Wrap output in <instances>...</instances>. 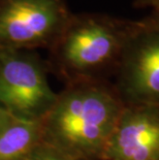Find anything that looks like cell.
<instances>
[{
    "label": "cell",
    "instance_id": "10",
    "mask_svg": "<svg viewBox=\"0 0 159 160\" xmlns=\"http://www.w3.org/2000/svg\"><path fill=\"white\" fill-rule=\"evenodd\" d=\"M133 6L137 8H159V0H133Z\"/></svg>",
    "mask_w": 159,
    "mask_h": 160
},
{
    "label": "cell",
    "instance_id": "6",
    "mask_svg": "<svg viewBox=\"0 0 159 160\" xmlns=\"http://www.w3.org/2000/svg\"><path fill=\"white\" fill-rule=\"evenodd\" d=\"M102 160H159V107L125 104Z\"/></svg>",
    "mask_w": 159,
    "mask_h": 160
},
{
    "label": "cell",
    "instance_id": "5",
    "mask_svg": "<svg viewBox=\"0 0 159 160\" xmlns=\"http://www.w3.org/2000/svg\"><path fill=\"white\" fill-rule=\"evenodd\" d=\"M114 86L124 104L159 107V31L137 28L128 40L115 72Z\"/></svg>",
    "mask_w": 159,
    "mask_h": 160
},
{
    "label": "cell",
    "instance_id": "3",
    "mask_svg": "<svg viewBox=\"0 0 159 160\" xmlns=\"http://www.w3.org/2000/svg\"><path fill=\"white\" fill-rule=\"evenodd\" d=\"M48 71L35 51H0V107L20 118L40 121L57 96Z\"/></svg>",
    "mask_w": 159,
    "mask_h": 160
},
{
    "label": "cell",
    "instance_id": "7",
    "mask_svg": "<svg viewBox=\"0 0 159 160\" xmlns=\"http://www.w3.org/2000/svg\"><path fill=\"white\" fill-rule=\"evenodd\" d=\"M40 123L0 107V160H26L39 144Z\"/></svg>",
    "mask_w": 159,
    "mask_h": 160
},
{
    "label": "cell",
    "instance_id": "8",
    "mask_svg": "<svg viewBox=\"0 0 159 160\" xmlns=\"http://www.w3.org/2000/svg\"><path fill=\"white\" fill-rule=\"evenodd\" d=\"M26 160H72L65 155L61 154L57 150L53 149L50 146L40 142L34 148V150L30 153L28 158Z\"/></svg>",
    "mask_w": 159,
    "mask_h": 160
},
{
    "label": "cell",
    "instance_id": "4",
    "mask_svg": "<svg viewBox=\"0 0 159 160\" xmlns=\"http://www.w3.org/2000/svg\"><path fill=\"white\" fill-rule=\"evenodd\" d=\"M72 15L65 0H0V51L49 49Z\"/></svg>",
    "mask_w": 159,
    "mask_h": 160
},
{
    "label": "cell",
    "instance_id": "9",
    "mask_svg": "<svg viewBox=\"0 0 159 160\" xmlns=\"http://www.w3.org/2000/svg\"><path fill=\"white\" fill-rule=\"evenodd\" d=\"M144 27L159 31V8L152 9L151 13L142 20H138Z\"/></svg>",
    "mask_w": 159,
    "mask_h": 160
},
{
    "label": "cell",
    "instance_id": "2",
    "mask_svg": "<svg viewBox=\"0 0 159 160\" xmlns=\"http://www.w3.org/2000/svg\"><path fill=\"white\" fill-rule=\"evenodd\" d=\"M137 28V21L106 13H72L48 49V68L65 84L109 80Z\"/></svg>",
    "mask_w": 159,
    "mask_h": 160
},
{
    "label": "cell",
    "instance_id": "1",
    "mask_svg": "<svg viewBox=\"0 0 159 160\" xmlns=\"http://www.w3.org/2000/svg\"><path fill=\"white\" fill-rule=\"evenodd\" d=\"M124 107L110 80L66 83L39 121L42 142L72 160H102Z\"/></svg>",
    "mask_w": 159,
    "mask_h": 160
}]
</instances>
